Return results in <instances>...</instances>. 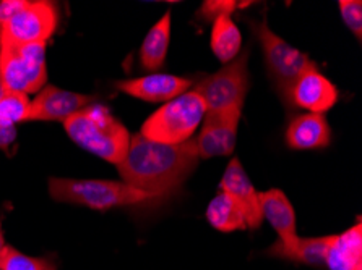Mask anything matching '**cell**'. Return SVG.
Returning a JSON list of instances; mask_svg holds the SVG:
<instances>
[{"instance_id":"cell-15","label":"cell","mask_w":362,"mask_h":270,"mask_svg":"<svg viewBox=\"0 0 362 270\" xmlns=\"http://www.w3.org/2000/svg\"><path fill=\"white\" fill-rule=\"evenodd\" d=\"M325 266L330 270H362L361 220L341 235L330 236L325 252Z\"/></svg>"},{"instance_id":"cell-25","label":"cell","mask_w":362,"mask_h":270,"mask_svg":"<svg viewBox=\"0 0 362 270\" xmlns=\"http://www.w3.org/2000/svg\"><path fill=\"white\" fill-rule=\"evenodd\" d=\"M5 247V240H4V231H2V227H0V252H2V250Z\"/></svg>"},{"instance_id":"cell-18","label":"cell","mask_w":362,"mask_h":270,"mask_svg":"<svg viewBox=\"0 0 362 270\" xmlns=\"http://www.w3.org/2000/svg\"><path fill=\"white\" fill-rule=\"evenodd\" d=\"M330 243V236H319V238H299L291 250H278L275 246L268 247L267 254L281 259H288L291 262L305 264V266L322 267L325 266V252Z\"/></svg>"},{"instance_id":"cell-9","label":"cell","mask_w":362,"mask_h":270,"mask_svg":"<svg viewBox=\"0 0 362 270\" xmlns=\"http://www.w3.org/2000/svg\"><path fill=\"white\" fill-rule=\"evenodd\" d=\"M243 110L206 112L199 137H195L199 159L229 156L238 141V126Z\"/></svg>"},{"instance_id":"cell-20","label":"cell","mask_w":362,"mask_h":270,"mask_svg":"<svg viewBox=\"0 0 362 270\" xmlns=\"http://www.w3.org/2000/svg\"><path fill=\"white\" fill-rule=\"evenodd\" d=\"M206 219L213 228L219 231L245 230L247 222L240 207L226 192L219 191L215 200L206 207Z\"/></svg>"},{"instance_id":"cell-8","label":"cell","mask_w":362,"mask_h":270,"mask_svg":"<svg viewBox=\"0 0 362 270\" xmlns=\"http://www.w3.org/2000/svg\"><path fill=\"white\" fill-rule=\"evenodd\" d=\"M57 27V10L46 0H18L10 18L0 23V41L46 44Z\"/></svg>"},{"instance_id":"cell-13","label":"cell","mask_w":362,"mask_h":270,"mask_svg":"<svg viewBox=\"0 0 362 270\" xmlns=\"http://www.w3.org/2000/svg\"><path fill=\"white\" fill-rule=\"evenodd\" d=\"M190 85L192 81L187 78L166 73H153L136 80L120 81L117 82V90L135 99H141V101L169 102L187 92Z\"/></svg>"},{"instance_id":"cell-12","label":"cell","mask_w":362,"mask_h":270,"mask_svg":"<svg viewBox=\"0 0 362 270\" xmlns=\"http://www.w3.org/2000/svg\"><path fill=\"white\" fill-rule=\"evenodd\" d=\"M219 188L240 207L245 217L247 228L255 230L260 227L263 220L260 209V192H257L255 186L252 185V181L247 176L238 157L228 164L223 173L221 183H219Z\"/></svg>"},{"instance_id":"cell-17","label":"cell","mask_w":362,"mask_h":270,"mask_svg":"<svg viewBox=\"0 0 362 270\" xmlns=\"http://www.w3.org/2000/svg\"><path fill=\"white\" fill-rule=\"evenodd\" d=\"M169 39H171V12H166L163 18L148 31L144 44H141V67L146 70H160L166 60Z\"/></svg>"},{"instance_id":"cell-5","label":"cell","mask_w":362,"mask_h":270,"mask_svg":"<svg viewBox=\"0 0 362 270\" xmlns=\"http://www.w3.org/2000/svg\"><path fill=\"white\" fill-rule=\"evenodd\" d=\"M0 76L5 91L37 94L47 81L46 44L0 41Z\"/></svg>"},{"instance_id":"cell-27","label":"cell","mask_w":362,"mask_h":270,"mask_svg":"<svg viewBox=\"0 0 362 270\" xmlns=\"http://www.w3.org/2000/svg\"><path fill=\"white\" fill-rule=\"evenodd\" d=\"M0 270H2V269H0Z\"/></svg>"},{"instance_id":"cell-14","label":"cell","mask_w":362,"mask_h":270,"mask_svg":"<svg viewBox=\"0 0 362 270\" xmlns=\"http://www.w3.org/2000/svg\"><path fill=\"white\" fill-rule=\"evenodd\" d=\"M260 209L263 219H267L278 233L279 240L273 246L278 250H291L298 243L299 236L296 231V214L288 196L281 190L260 192Z\"/></svg>"},{"instance_id":"cell-1","label":"cell","mask_w":362,"mask_h":270,"mask_svg":"<svg viewBox=\"0 0 362 270\" xmlns=\"http://www.w3.org/2000/svg\"><path fill=\"white\" fill-rule=\"evenodd\" d=\"M197 164L199 152L195 137L184 145L169 146L146 140L139 133L130 137L129 151L117 170L125 185L156 200L179 188Z\"/></svg>"},{"instance_id":"cell-7","label":"cell","mask_w":362,"mask_h":270,"mask_svg":"<svg viewBox=\"0 0 362 270\" xmlns=\"http://www.w3.org/2000/svg\"><path fill=\"white\" fill-rule=\"evenodd\" d=\"M247 62H249V51H244L216 73L197 82L194 91L203 99L206 112L243 110L249 91Z\"/></svg>"},{"instance_id":"cell-21","label":"cell","mask_w":362,"mask_h":270,"mask_svg":"<svg viewBox=\"0 0 362 270\" xmlns=\"http://www.w3.org/2000/svg\"><path fill=\"white\" fill-rule=\"evenodd\" d=\"M31 101L20 92L5 91L0 96V130H15L16 123L30 122Z\"/></svg>"},{"instance_id":"cell-10","label":"cell","mask_w":362,"mask_h":270,"mask_svg":"<svg viewBox=\"0 0 362 270\" xmlns=\"http://www.w3.org/2000/svg\"><path fill=\"white\" fill-rule=\"evenodd\" d=\"M338 90L317 67H310L299 76L291 91V107L309 110V113L328 112L338 102Z\"/></svg>"},{"instance_id":"cell-6","label":"cell","mask_w":362,"mask_h":270,"mask_svg":"<svg viewBox=\"0 0 362 270\" xmlns=\"http://www.w3.org/2000/svg\"><path fill=\"white\" fill-rule=\"evenodd\" d=\"M255 35L262 44L263 54H265V63L273 82H275L276 91L286 106L291 107V91H293L294 82L298 81L305 70L314 67V62L309 55L298 51L281 37L276 36L270 27L267 20L260 23L252 25Z\"/></svg>"},{"instance_id":"cell-19","label":"cell","mask_w":362,"mask_h":270,"mask_svg":"<svg viewBox=\"0 0 362 270\" xmlns=\"http://www.w3.org/2000/svg\"><path fill=\"white\" fill-rule=\"evenodd\" d=\"M243 46V36L231 16H218L213 20L211 51L219 62L229 63L238 57Z\"/></svg>"},{"instance_id":"cell-24","label":"cell","mask_w":362,"mask_h":270,"mask_svg":"<svg viewBox=\"0 0 362 270\" xmlns=\"http://www.w3.org/2000/svg\"><path fill=\"white\" fill-rule=\"evenodd\" d=\"M247 2H235V0H210L202 5L200 15L205 20H216L218 16H231L239 7H247Z\"/></svg>"},{"instance_id":"cell-23","label":"cell","mask_w":362,"mask_h":270,"mask_svg":"<svg viewBox=\"0 0 362 270\" xmlns=\"http://www.w3.org/2000/svg\"><path fill=\"white\" fill-rule=\"evenodd\" d=\"M339 12L344 23L361 41L362 37V2L361 0H339Z\"/></svg>"},{"instance_id":"cell-4","label":"cell","mask_w":362,"mask_h":270,"mask_svg":"<svg viewBox=\"0 0 362 270\" xmlns=\"http://www.w3.org/2000/svg\"><path fill=\"white\" fill-rule=\"evenodd\" d=\"M205 113L206 106L203 99L195 91L184 92L148 117L140 135L161 145H184L194 137Z\"/></svg>"},{"instance_id":"cell-3","label":"cell","mask_w":362,"mask_h":270,"mask_svg":"<svg viewBox=\"0 0 362 270\" xmlns=\"http://www.w3.org/2000/svg\"><path fill=\"white\" fill-rule=\"evenodd\" d=\"M49 192L54 201L78 204V206L95 209V211L135 206V204L153 200L150 195L132 188L124 181L109 180L51 178L49 180Z\"/></svg>"},{"instance_id":"cell-26","label":"cell","mask_w":362,"mask_h":270,"mask_svg":"<svg viewBox=\"0 0 362 270\" xmlns=\"http://www.w3.org/2000/svg\"><path fill=\"white\" fill-rule=\"evenodd\" d=\"M5 92V87H4V82H2V76H0V96H2Z\"/></svg>"},{"instance_id":"cell-11","label":"cell","mask_w":362,"mask_h":270,"mask_svg":"<svg viewBox=\"0 0 362 270\" xmlns=\"http://www.w3.org/2000/svg\"><path fill=\"white\" fill-rule=\"evenodd\" d=\"M91 96L44 86L31 101L30 122H65L91 104Z\"/></svg>"},{"instance_id":"cell-16","label":"cell","mask_w":362,"mask_h":270,"mask_svg":"<svg viewBox=\"0 0 362 270\" xmlns=\"http://www.w3.org/2000/svg\"><path fill=\"white\" fill-rule=\"evenodd\" d=\"M332 130L327 118L320 113H305L296 117L286 131V142L291 149L309 151L330 145Z\"/></svg>"},{"instance_id":"cell-22","label":"cell","mask_w":362,"mask_h":270,"mask_svg":"<svg viewBox=\"0 0 362 270\" xmlns=\"http://www.w3.org/2000/svg\"><path fill=\"white\" fill-rule=\"evenodd\" d=\"M0 269L2 270H56L46 259L31 257L15 247L5 246L0 252Z\"/></svg>"},{"instance_id":"cell-2","label":"cell","mask_w":362,"mask_h":270,"mask_svg":"<svg viewBox=\"0 0 362 270\" xmlns=\"http://www.w3.org/2000/svg\"><path fill=\"white\" fill-rule=\"evenodd\" d=\"M65 131L85 151L119 165L129 151V130L114 118L107 107L88 106L64 122Z\"/></svg>"}]
</instances>
